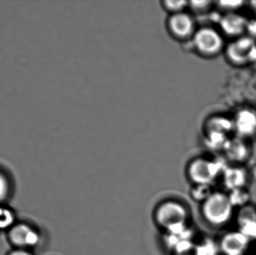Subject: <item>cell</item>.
Returning a JSON list of instances; mask_svg holds the SVG:
<instances>
[{
  "label": "cell",
  "mask_w": 256,
  "mask_h": 255,
  "mask_svg": "<svg viewBox=\"0 0 256 255\" xmlns=\"http://www.w3.org/2000/svg\"><path fill=\"white\" fill-rule=\"evenodd\" d=\"M236 208L230 201L228 194L214 191L202 204V214L208 224L214 229L228 226L234 217Z\"/></svg>",
  "instance_id": "1"
},
{
  "label": "cell",
  "mask_w": 256,
  "mask_h": 255,
  "mask_svg": "<svg viewBox=\"0 0 256 255\" xmlns=\"http://www.w3.org/2000/svg\"><path fill=\"white\" fill-rule=\"evenodd\" d=\"M189 212L184 205L174 201L160 204L155 211V220L160 227L168 231L188 226Z\"/></svg>",
  "instance_id": "2"
},
{
  "label": "cell",
  "mask_w": 256,
  "mask_h": 255,
  "mask_svg": "<svg viewBox=\"0 0 256 255\" xmlns=\"http://www.w3.org/2000/svg\"><path fill=\"white\" fill-rule=\"evenodd\" d=\"M191 42L196 52L204 58L218 56L225 47L222 34L212 27L198 28Z\"/></svg>",
  "instance_id": "3"
},
{
  "label": "cell",
  "mask_w": 256,
  "mask_h": 255,
  "mask_svg": "<svg viewBox=\"0 0 256 255\" xmlns=\"http://www.w3.org/2000/svg\"><path fill=\"white\" fill-rule=\"evenodd\" d=\"M226 166L220 163L204 158L192 160L188 166V176L195 185H210L220 175H222Z\"/></svg>",
  "instance_id": "4"
},
{
  "label": "cell",
  "mask_w": 256,
  "mask_h": 255,
  "mask_svg": "<svg viewBox=\"0 0 256 255\" xmlns=\"http://www.w3.org/2000/svg\"><path fill=\"white\" fill-rule=\"evenodd\" d=\"M166 26L170 35L179 42L191 41L198 29L194 16L186 11L168 15Z\"/></svg>",
  "instance_id": "5"
},
{
  "label": "cell",
  "mask_w": 256,
  "mask_h": 255,
  "mask_svg": "<svg viewBox=\"0 0 256 255\" xmlns=\"http://www.w3.org/2000/svg\"><path fill=\"white\" fill-rule=\"evenodd\" d=\"M256 50L255 40L252 37L242 36L226 46V54L232 64L242 66L252 60Z\"/></svg>",
  "instance_id": "6"
},
{
  "label": "cell",
  "mask_w": 256,
  "mask_h": 255,
  "mask_svg": "<svg viewBox=\"0 0 256 255\" xmlns=\"http://www.w3.org/2000/svg\"><path fill=\"white\" fill-rule=\"evenodd\" d=\"M252 243L246 235L237 229L224 234L218 244L222 255H246Z\"/></svg>",
  "instance_id": "7"
},
{
  "label": "cell",
  "mask_w": 256,
  "mask_h": 255,
  "mask_svg": "<svg viewBox=\"0 0 256 255\" xmlns=\"http://www.w3.org/2000/svg\"><path fill=\"white\" fill-rule=\"evenodd\" d=\"M9 238L13 244L21 248L36 247L40 241V234L24 223L16 225L10 229Z\"/></svg>",
  "instance_id": "8"
},
{
  "label": "cell",
  "mask_w": 256,
  "mask_h": 255,
  "mask_svg": "<svg viewBox=\"0 0 256 255\" xmlns=\"http://www.w3.org/2000/svg\"><path fill=\"white\" fill-rule=\"evenodd\" d=\"M238 230L251 241H256V206L249 205L239 208L236 216Z\"/></svg>",
  "instance_id": "9"
},
{
  "label": "cell",
  "mask_w": 256,
  "mask_h": 255,
  "mask_svg": "<svg viewBox=\"0 0 256 255\" xmlns=\"http://www.w3.org/2000/svg\"><path fill=\"white\" fill-rule=\"evenodd\" d=\"M234 130L239 137L250 138L256 134V112L250 109L238 111L232 120Z\"/></svg>",
  "instance_id": "10"
},
{
  "label": "cell",
  "mask_w": 256,
  "mask_h": 255,
  "mask_svg": "<svg viewBox=\"0 0 256 255\" xmlns=\"http://www.w3.org/2000/svg\"><path fill=\"white\" fill-rule=\"evenodd\" d=\"M222 177L224 187L230 192L238 189L246 188L250 179L248 170L239 165L226 167Z\"/></svg>",
  "instance_id": "11"
},
{
  "label": "cell",
  "mask_w": 256,
  "mask_h": 255,
  "mask_svg": "<svg viewBox=\"0 0 256 255\" xmlns=\"http://www.w3.org/2000/svg\"><path fill=\"white\" fill-rule=\"evenodd\" d=\"M220 28L227 35L242 37L248 28L249 22L242 15L234 13H227L220 20Z\"/></svg>",
  "instance_id": "12"
},
{
  "label": "cell",
  "mask_w": 256,
  "mask_h": 255,
  "mask_svg": "<svg viewBox=\"0 0 256 255\" xmlns=\"http://www.w3.org/2000/svg\"><path fill=\"white\" fill-rule=\"evenodd\" d=\"M227 158L236 165L244 163L250 157V149L242 138L228 140L224 147Z\"/></svg>",
  "instance_id": "13"
},
{
  "label": "cell",
  "mask_w": 256,
  "mask_h": 255,
  "mask_svg": "<svg viewBox=\"0 0 256 255\" xmlns=\"http://www.w3.org/2000/svg\"><path fill=\"white\" fill-rule=\"evenodd\" d=\"M228 197L234 208H240L250 203V193L248 188L238 189L228 193Z\"/></svg>",
  "instance_id": "14"
},
{
  "label": "cell",
  "mask_w": 256,
  "mask_h": 255,
  "mask_svg": "<svg viewBox=\"0 0 256 255\" xmlns=\"http://www.w3.org/2000/svg\"><path fill=\"white\" fill-rule=\"evenodd\" d=\"M161 7L166 11L168 14H174V13H180V12L186 11L188 8L189 1L185 0H164L160 1Z\"/></svg>",
  "instance_id": "15"
},
{
  "label": "cell",
  "mask_w": 256,
  "mask_h": 255,
  "mask_svg": "<svg viewBox=\"0 0 256 255\" xmlns=\"http://www.w3.org/2000/svg\"><path fill=\"white\" fill-rule=\"evenodd\" d=\"M197 255H218L220 252L219 244L212 239H206L196 245Z\"/></svg>",
  "instance_id": "16"
},
{
  "label": "cell",
  "mask_w": 256,
  "mask_h": 255,
  "mask_svg": "<svg viewBox=\"0 0 256 255\" xmlns=\"http://www.w3.org/2000/svg\"><path fill=\"white\" fill-rule=\"evenodd\" d=\"M212 190V186L210 185H195L191 190V196L192 199H195L197 202H202V204L207 200L212 193H214Z\"/></svg>",
  "instance_id": "17"
},
{
  "label": "cell",
  "mask_w": 256,
  "mask_h": 255,
  "mask_svg": "<svg viewBox=\"0 0 256 255\" xmlns=\"http://www.w3.org/2000/svg\"><path fill=\"white\" fill-rule=\"evenodd\" d=\"M15 215L13 211L6 207L0 206V230L14 227Z\"/></svg>",
  "instance_id": "18"
},
{
  "label": "cell",
  "mask_w": 256,
  "mask_h": 255,
  "mask_svg": "<svg viewBox=\"0 0 256 255\" xmlns=\"http://www.w3.org/2000/svg\"><path fill=\"white\" fill-rule=\"evenodd\" d=\"M214 2L212 1H190L188 8L196 14H203L210 10Z\"/></svg>",
  "instance_id": "19"
},
{
  "label": "cell",
  "mask_w": 256,
  "mask_h": 255,
  "mask_svg": "<svg viewBox=\"0 0 256 255\" xmlns=\"http://www.w3.org/2000/svg\"><path fill=\"white\" fill-rule=\"evenodd\" d=\"M218 7H220L224 10L227 11L226 13H234L236 10L240 8L244 4L242 1H221L216 2Z\"/></svg>",
  "instance_id": "20"
},
{
  "label": "cell",
  "mask_w": 256,
  "mask_h": 255,
  "mask_svg": "<svg viewBox=\"0 0 256 255\" xmlns=\"http://www.w3.org/2000/svg\"><path fill=\"white\" fill-rule=\"evenodd\" d=\"M9 193V184L7 178L0 173V202L6 199Z\"/></svg>",
  "instance_id": "21"
},
{
  "label": "cell",
  "mask_w": 256,
  "mask_h": 255,
  "mask_svg": "<svg viewBox=\"0 0 256 255\" xmlns=\"http://www.w3.org/2000/svg\"><path fill=\"white\" fill-rule=\"evenodd\" d=\"M176 255H197L196 250V244L194 247L180 252V253H176Z\"/></svg>",
  "instance_id": "22"
},
{
  "label": "cell",
  "mask_w": 256,
  "mask_h": 255,
  "mask_svg": "<svg viewBox=\"0 0 256 255\" xmlns=\"http://www.w3.org/2000/svg\"><path fill=\"white\" fill-rule=\"evenodd\" d=\"M9 255H32L31 253L28 252L26 251V250H16V251L10 253Z\"/></svg>",
  "instance_id": "23"
},
{
  "label": "cell",
  "mask_w": 256,
  "mask_h": 255,
  "mask_svg": "<svg viewBox=\"0 0 256 255\" xmlns=\"http://www.w3.org/2000/svg\"><path fill=\"white\" fill-rule=\"evenodd\" d=\"M251 4H252V7L256 10V1H252Z\"/></svg>",
  "instance_id": "24"
}]
</instances>
